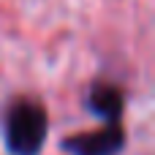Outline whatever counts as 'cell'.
<instances>
[{
  "mask_svg": "<svg viewBox=\"0 0 155 155\" xmlns=\"http://www.w3.org/2000/svg\"><path fill=\"white\" fill-rule=\"evenodd\" d=\"M84 109L90 114H95L101 123H123V112H125V93L117 84H93L87 98H84Z\"/></svg>",
  "mask_w": 155,
  "mask_h": 155,
  "instance_id": "obj_3",
  "label": "cell"
},
{
  "mask_svg": "<svg viewBox=\"0 0 155 155\" xmlns=\"http://www.w3.org/2000/svg\"><path fill=\"white\" fill-rule=\"evenodd\" d=\"M49 136V114L35 98H16L3 114V144L8 155H41Z\"/></svg>",
  "mask_w": 155,
  "mask_h": 155,
  "instance_id": "obj_1",
  "label": "cell"
},
{
  "mask_svg": "<svg viewBox=\"0 0 155 155\" xmlns=\"http://www.w3.org/2000/svg\"><path fill=\"white\" fill-rule=\"evenodd\" d=\"M60 147L68 155H120L125 147V128L123 123H104L95 131L65 136Z\"/></svg>",
  "mask_w": 155,
  "mask_h": 155,
  "instance_id": "obj_2",
  "label": "cell"
}]
</instances>
